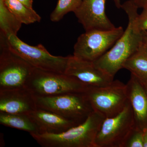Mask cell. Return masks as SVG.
Returning <instances> with one entry per match:
<instances>
[{
  "label": "cell",
  "instance_id": "obj_19",
  "mask_svg": "<svg viewBox=\"0 0 147 147\" xmlns=\"http://www.w3.org/2000/svg\"><path fill=\"white\" fill-rule=\"evenodd\" d=\"M82 0H58L57 5L50 16L53 22L60 21L69 12H74L81 5Z\"/></svg>",
  "mask_w": 147,
  "mask_h": 147
},
{
  "label": "cell",
  "instance_id": "obj_25",
  "mask_svg": "<svg viewBox=\"0 0 147 147\" xmlns=\"http://www.w3.org/2000/svg\"><path fill=\"white\" fill-rule=\"evenodd\" d=\"M117 8H121L122 4L121 3V0H113Z\"/></svg>",
  "mask_w": 147,
  "mask_h": 147
},
{
  "label": "cell",
  "instance_id": "obj_7",
  "mask_svg": "<svg viewBox=\"0 0 147 147\" xmlns=\"http://www.w3.org/2000/svg\"><path fill=\"white\" fill-rule=\"evenodd\" d=\"M84 93L94 111L105 118L117 115L128 101L126 84L119 80L103 86H88Z\"/></svg>",
  "mask_w": 147,
  "mask_h": 147
},
{
  "label": "cell",
  "instance_id": "obj_21",
  "mask_svg": "<svg viewBox=\"0 0 147 147\" xmlns=\"http://www.w3.org/2000/svg\"><path fill=\"white\" fill-rule=\"evenodd\" d=\"M136 24L139 31H147V7L143 9L142 13L139 14L136 19Z\"/></svg>",
  "mask_w": 147,
  "mask_h": 147
},
{
  "label": "cell",
  "instance_id": "obj_15",
  "mask_svg": "<svg viewBox=\"0 0 147 147\" xmlns=\"http://www.w3.org/2000/svg\"><path fill=\"white\" fill-rule=\"evenodd\" d=\"M123 68L130 71L143 84H147V47L144 41L125 62Z\"/></svg>",
  "mask_w": 147,
  "mask_h": 147
},
{
  "label": "cell",
  "instance_id": "obj_10",
  "mask_svg": "<svg viewBox=\"0 0 147 147\" xmlns=\"http://www.w3.org/2000/svg\"><path fill=\"white\" fill-rule=\"evenodd\" d=\"M106 1L82 0L81 5L74 13L86 31L109 30L116 28L105 13Z\"/></svg>",
  "mask_w": 147,
  "mask_h": 147
},
{
  "label": "cell",
  "instance_id": "obj_6",
  "mask_svg": "<svg viewBox=\"0 0 147 147\" xmlns=\"http://www.w3.org/2000/svg\"><path fill=\"white\" fill-rule=\"evenodd\" d=\"M134 114L129 101L117 115L102 121L94 142V147H125L136 128Z\"/></svg>",
  "mask_w": 147,
  "mask_h": 147
},
{
  "label": "cell",
  "instance_id": "obj_17",
  "mask_svg": "<svg viewBox=\"0 0 147 147\" xmlns=\"http://www.w3.org/2000/svg\"><path fill=\"white\" fill-rule=\"evenodd\" d=\"M8 9L22 24L28 25L40 22L41 18L33 8H29L18 0H3Z\"/></svg>",
  "mask_w": 147,
  "mask_h": 147
},
{
  "label": "cell",
  "instance_id": "obj_23",
  "mask_svg": "<svg viewBox=\"0 0 147 147\" xmlns=\"http://www.w3.org/2000/svg\"><path fill=\"white\" fill-rule=\"evenodd\" d=\"M29 8H32L33 0H18Z\"/></svg>",
  "mask_w": 147,
  "mask_h": 147
},
{
  "label": "cell",
  "instance_id": "obj_2",
  "mask_svg": "<svg viewBox=\"0 0 147 147\" xmlns=\"http://www.w3.org/2000/svg\"><path fill=\"white\" fill-rule=\"evenodd\" d=\"M105 119L93 111L82 123L62 133L31 135L43 147H94L96 137Z\"/></svg>",
  "mask_w": 147,
  "mask_h": 147
},
{
  "label": "cell",
  "instance_id": "obj_20",
  "mask_svg": "<svg viewBox=\"0 0 147 147\" xmlns=\"http://www.w3.org/2000/svg\"><path fill=\"white\" fill-rule=\"evenodd\" d=\"M143 130L136 127L125 145V147H143Z\"/></svg>",
  "mask_w": 147,
  "mask_h": 147
},
{
  "label": "cell",
  "instance_id": "obj_9",
  "mask_svg": "<svg viewBox=\"0 0 147 147\" xmlns=\"http://www.w3.org/2000/svg\"><path fill=\"white\" fill-rule=\"evenodd\" d=\"M34 68L1 41L0 90L26 87Z\"/></svg>",
  "mask_w": 147,
  "mask_h": 147
},
{
  "label": "cell",
  "instance_id": "obj_27",
  "mask_svg": "<svg viewBox=\"0 0 147 147\" xmlns=\"http://www.w3.org/2000/svg\"><path fill=\"white\" fill-rule=\"evenodd\" d=\"M143 84V83H142ZM143 85H144V86L145 89H146V90L147 92V84H143Z\"/></svg>",
  "mask_w": 147,
  "mask_h": 147
},
{
  "label": "cell",
  "instance_id": "obj_11",
  "mask_svg": "<svg viewBox=\"0 0 147 147\" xmlns=\"http://www.w3.org/2000/svg\"><path fill=\"white\" fill-rule=\"evenodd\" d=\"M65 74L75 77L88 86H103L110 84L114 78L95 66L93 63L69 56Z\"/></svg>",
  "mask_w": 147,
  "mask_h": 147
},
{
  "label": "cell",
  "instance_id": "obj_16",
  "mask_svg": "<svg viewBox=\"0 0 147 147\" xmlns=\"http://www.w3.org/2000/svg\"><path fill=\"white\" fill-rule=\"evenodd\" d=\"M0 124L5 126L27 131L30 135L40 133L38 127L29 115L0 112Z\"/></svg>",
  "mask_w": 147,
  "mask_h": 147
},
{
  "label": "cell",
  "instance_id": "obj_1",
  "mask_svg": "<svg viewBox=\"0 0 147 147\" xmlns=\"http://www.w3.org/2000/svg\"><path fill=\"white\" fill-rule=\"evenodd\" d=\"M121 8L128 17L127 27L113 47L93 62L96 67L113 78L144 42L143 32L139 31L136 24L138 8L129 0L122 4Z\"/></svg>",
  "mask_w": 147,
  "mask_h": 147
},
{
  "label": "cell",
  "instance_id": "obj_26",
  "mask_svg": "<svg viewBox=\"0 0 147 147\" xmlns=\"http://www.w3.org/2000/svg\"><path fill=\"white\" fill-rule=\"evenodd\" d=\"M144 41L147 47V31L143 32Z\"/></svg>",
  "mask_w": 147,
  "mask_h": 147
},
{
  "label": "cell",
  "instance_id": "obj_3",
  "mask_svg": "<svg viewBox=\"0 0 147 147\" xmlns=\"http://www.w3.org/2000/svg\"><path fill=\"white\" fill-rule=\"evenodd\" d=\"M1 41L9 49L33 67L44 71L65 73L69 56L64 57L51 55L41 44L32 46L21 40L17 35H1Z\"/></svg>",
  "mask_w": 147,
  "mask_h": 147
},
{
  "label": "cell",
  "instance_id": "obj_14",
  "mask_svg": "<svg viewBox=\"0 0 147 147\" xmlns=\"http://www.w3.org/2000/svg\"><path fill=\"white\" fill-rule=\"evenodd\" d=\"M29 115L38 127L39 134H59L79 125L56 113L38 108Z\"/></svg>",
  "mask_w": 147,
  "mask_h": 147
},
{
  "label": "cell",
  "instance_id": "obj_13",
  "mask_svg": "<svg viewBox=\"0 0 147 147\" xmlns=\"http://www.w3.org/2000/svg\"><path fill=\"white\" fill-rule=\"evenodd\" d=\"M126 86L136 127L144 130L147 127V92L142 82L132 74Z\"/></svg>",
  "mask_w": 147,
  "mask_h": 147
},
{
  "label": "cell",
  "instance_id": "obj_22",
  "mask_svg": "<svg viewBox=\"0 0 147 147\" xmlns=\"http://www.w3.org/2000/svg\"><path fill=\"white\" fill-rule=\"evenodd\" d=\"M138 9L147 7V0H129Z\"/></svg>",
  "mask_w": 147,
  "mask_h": 147
},
{
  "label": "cell",
  "instance_id": "obj_4",
  "mask_svg": "<svg viewBox=\"0 0 147 147\" xmlns=\"http://www.w3.org/2000/svg\"><path fill=\"white\" fill-rule=\"evenodd\" d=\"M26 87L36 96H47L84 92L88 86L65 74L34 68Z\"/></svg>",
  "mask_w": 147,
  "mask_h": 147
},
{
  "label": "cell",
  "instance_id": "obj_28",
  "mask_svg": "<svg viewBox=\"0 0 147 147\" xmlns=\"http://www.w3.org/2000/svg\"></svg>",
  "mask_w": 147,
  "mask_h": 147
},
{
  "label": "cell",
  "instance_id": "obj_5",
  "mask_svg": "<svg viewBox=\"0 0 147 147\" xmlns=\"http://www.w3.org/2000/svg\"><path fill=\"white\" fill-rule=\"evenodd\" d=\"M36 99L37 108L56 113L78 124L86 120L94 111L84 92L36 96Z\"/></svg>",
  "mask_w": 147,
  "mask_h": 147
},
{
  "label": "cell",
  "instance_id": "obj_18",
  "mask_svg": "<svg viewBox=\"0 0 147 147\" xmlns=\"http://www.w3.org/2000/svg\"><path fill=\"white\" fill-rule=\"evenodd\" d=\"M22 24L7 7L3 0H0L1 34L3 36L17 35Z\"/></svg>",
  "mask_w": 147,
  "mask_h": 147
},
{
  "label": "cell",
  "instance_id": "obj_24",
  "mask_svg": "<svg viewBox=\"0 0 147 147\" xmlns=\"http://www.w3.org/2000/svg\"><path fill=\"white\" fill-rule=\"evenodd\" d=\"M143 147H147V129L143 130Z\"/></svg>",
  "mask_w": 147,
  "mask_h": 147
},
{
  "label": "cell",
  "instance_id": "obj_8",
  "mask_svg": "<svg viewBox=\"0 0 147 147\" xmlns=\"http://www.w3.org/2000/svg\"><path fill=\"white\" fill-rule=\"evenodd\" d=\"M124 31L121 26L109 30L86 31L78 37L74 47L73 56L82 60L93 62L113 47Z\"/></svg>",
  "mask_w": 147,
  "mask_h": 147
},
{
  "label": "cell",
  "instance_id": "obj_12",
  "mask_svg": "<svg viewBox=\"0 0 147 147\" xmlns=\"http://www.w3.org/2000/svg\"><path fill=\"white\" fill-rule=\"evenodd\" d=\"M37 109L35 95L26 87L0 90V112L29 115Z\"/></svg>",
  "mask_w": 147,
  "mask_h": 147
}]
</instances>
